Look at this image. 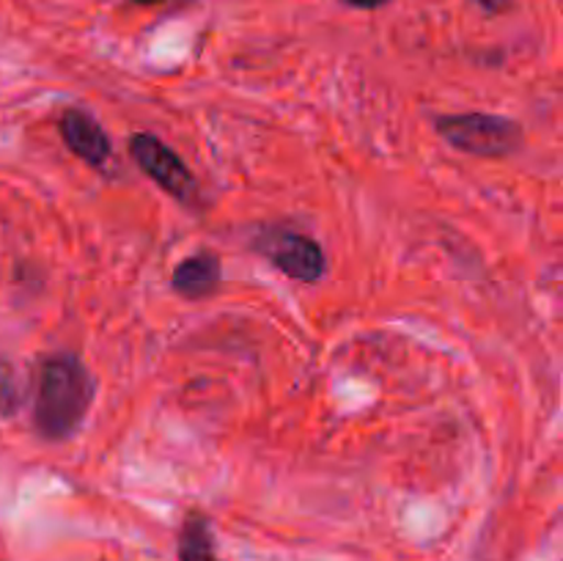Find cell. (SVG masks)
<instances>
[{"label":"cell","instance_id":"30bf717a","mask_svg":"<svg viewBox=\"0 0 563 561\" xmlns=\"http://www.w3.org/2000/svg\"><path fill=\"white\" fill-rule=\"evenodd\" d=\"M135 3H143V6H159V3H170V0H135Z\"/></svg>","mask_w":563,"mask_h":561},{"label":"cell","instance_id":"ba28073f","mask_svg":"<svg viewBox=\"0 0 563 561\" xmlns=\"http://www.w3.org/2000/svg\"><path fill=\"white\" fill-rule=\"evenodd\" d=\"M476 3L482 6L484 11H493V14H495V11H504L506 6L511 3V0H476Z\"/></svg>","mask_w":563,"mask_h":561},{"label":"cell","instance_id":"277c9868","mask_svg":"<svg viewBox=\"0 0 563 561\" xmlns=\"http://www.w3.org/2000/svg\"><path fill=\"white\" fill-rule=\"evenodd\" d=\"M253 248L273 267H278L289 278L302 280V284H317L328 273V258H324L322 245L308 234H300V231L269 229L256 237Z\"/></svg>","mask_w":563,"mask_h":561},{"label":"cell","instance_id":"6da1fadb","mask_svg":"<svg viewBox=\"0 0 563 561\" xmlns=\"http://www.w3.org/2000/svg\"><path fill=\"white\" fill-rule=\"evenodd\" d=\"M97 383L75 352L42 358L33 374L31 421L38 438L66 440L80 429L91 407Z\"/></svg>","mask_w":563,"mask_h":561},{"label":"cell","instance_id":"52a82bcc","mask_svg":"<svg viewBox=\"0 0 563 561\" xmlns=\"http://www.w3.org/2000/svg\"><path fill=\"white\" fill-rule=\"evenodd\" d=\"M179 561H220L214 553L212 526L203 515L190 512L179 531Z\"/></svg>","mask_w":563,"mask_h":561},{"label":"cell","instance_id":"5b68a950","mask_svg":"<svg viewBox=\"0 0 563 561\" xmlns=\"http://www.w3.org/2000/svg\"><path fill=\"white\" fill-rule=\"evenodd\" d=\"M58 132L60 141L66 143L75 157L91 168H104L113 154V143H110L104 127L93 119L88 110L82 108H64L58 116Z\"/></svg>","mask_w":563,"mask_h":561},{"label":"cell","instance_id":"3957f363","mask_svg":"<svg viewBox=\"0 0 563 561\" xmlns=\"http://www.w3.org/2000/svg\"><path fill=\"white\" fill-rule=\"evenodd\" d=\"M130 154L132 160H135L137 168H141L159 190H165L170 198L185 204V207L198 204L201 187H198L196 176L190 174L185 160H181L174 148L165 146L157 135H152V132H135L130 141Z\"/></svg>","mask_w":563,"mask_h":561},{"label":"cell","instance_id":"9c48e42d","mask_svg":"<svg viewBox=\"0 0 563 561\" xmlns=\"http://www.w3.org/2000/svg\"><path fill=\"white\" fill-rule=\"evenodd\" d=\"M346 6H355V9H379V6H385L388 0H344Z\"/></svg>","mask_w":563,"mask_h":561},{"label":"cell","instance_id":"7a4b0ae2","mask_svg":"<svg viewBox=\"0 0 563 561\" xmlns=\"http://www.w3.org/2000/svg\"><path fill=\"white\" fill-rule=\"evenodd\" d=\"M434 127L445 143L476 157H509L526 143V132L515 119L495 113L438 116Z\"/></svg>","mask_w":563,"mask_h":561},{"label":"cell","instance_id":"8992f818","mask_svg":"<svg viewBox=\"0 0 563 561\" xmlns=\"http://www.w3.org/2000/svg\"><path fill=\"white\" fill-rule=\"evenodd\" d=\"M223 278V264L214 253H196L179 262L170 275V286L185 300H207L214 295Z\"/></svg>","mask_w":563,"mask_h":561}]
</instances>
